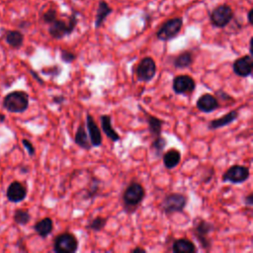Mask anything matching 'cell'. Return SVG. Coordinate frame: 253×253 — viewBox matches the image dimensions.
Instances as JSON below:
<instances>
[{
    "label": "cell",
    "mask_w": 253,
    "mask_h": 253,
    "mask_svg": "<svg viewBox=\"0 0 253 253\" xmlns=\"http://www.w3.org/2000/svg\"><path fill=\"white\" fill-rule=\"evenodd\" d=\"M57 19V11L55 10V9H53V8H49V9H47L44 13H43V15H42V21H43V23H45V24H50V23H52L53 21H55Z\"/></svg>",
    "instance_id": "obj_29"
},
{
    "label": "cell",
    "mask_w": 253,
    "mask_h": 253,
    "mask_svg": "<svg viewBox=\"0 0 253 253\" xmlns=\"http://www.w3.org/2000/svg\"><path fill=\"white\" fill-rule=\"evenodd\" d=\"M172 88L176 94H191L196 88V82L189 75H178L173 79Z\"/></svg>",
    "instance_id": "obj_11"
},
{
    "label": "cell",
    "mask_w": 253,
    "mask_h": 253,
    "mask_svg": "<svg viewBox=\"0 0 253 253\" xmlns=\"http://www.w3.org/2000/svg\"><path fill=\"white\" fill-rule=\"evenodd\" d=\"M31 74L36 78V80L39 82V83H41V84H43V81L39 77V75L37 74V73H35V71L34 70H31Z\"/></svg>",
    "instance_id": "obj_35"
},
{
    "label": "cell",
    "mask_w": 253,
    "mask_h": 253,
    "mask_svg": "<svg viewBox=\"0 0 253 253\" xmlns=\"http://www.w3.org/2000/svg\"><path fill=\"white\" fill-rule=\"evenodd\" d=\"M22 144H23V146L25 147V149L27 150V152L30 156H34L36 154L35 146L33 145V143L30 140L24 138V139H22Z\"/></svg>",
    "instance_id": "obj_31"
},
{
    "label": "cell",
    "mask_w": 253,
    "mask_h": 253,
    "mask_svg": "<svg viewBox=\"0 0 253 253\" xmlns=\"http://www.w3.org/2000/svg\"><path fill=\"white\" fill-rule=\"evenodd\" d=\"M113 12V9L109 6V4L105 1V0H100L99 4H98V8H97V12H96V17H95V22H94V26L95 28H100L105 20L107 19V17Z\"/></svg>",
    "instance_id": "obj_17"
},
{
    "label": "cell",
    "mask_w": 253,
    "mask_h": 253,
    "mask_svg": "<svg viewBox=\"0 0 253 253\" xmlns=\"http://www.w3.org/2000/svg\"><path fill=\"white\" fill-rule=\"evenodd\" d=\"M146 122L148 124V128L150 133L153 136H159L161 135V131H162V126L164 124V121L151 116V115H147L146 117Z\"/></svg>",
    "instance_id": "obj_25"
},
{
    "label": "cell",
    "mask_w": 253,
    "mask_h": 253,
    "mask_svg": "<svg viewBox=\"0 0 253 253\" xmlns=\"http://www.w3.org/2000/svg\"><path fill=\"white\" fill-rule=\"evenodd\" d=\"M13 219L17 224L20 225H26L30 222L31 220V214L29 211L24 210V209H18L14 211L13 214Z\"/></svg>",
    "instance_id": "obj_26"
},
{
    "label": "cell",
    "mask_w": 253,
    "mask_h": 253,
    "mask_svg": "<svg viewBox=\"0 0 253 253\" xmlns=\"http://www.w3.org/2000/svg\"><path fill=\"white\" fill-rule=\"evenodd\" d=\"M197 108L203 113H211L219 108V102L215 96L206 93L203 94L197 101Z\"/></svg>",
    "instance_id": "obj_14"
},
{
    "label": "cell",
    "mask_w": 253,
    "mask_h": 253,
    "mask_svg": "<svg viewBox=\"0 0 253 253\" xmlns=\"http://www.w3.org/2000/svg\"><path fill=\"white\" fill-rule=\"evenodd\" d=\"M64 100H65V98L63 96H61V95H57V96H54L52 98V102L54 104H62L64 102Z\"/></svg>",
    "instance_id": "obj_33"
},
{
    "label": "cell",
    "mask_w": 253,
    "mask_h": 253,
    "mask_svg": "<svg viewBox=\"0 0 253 253\" xmlns=\"http://www.w3.org/2000/svg\"><path fill=\"white\" fill-rule=\"evenodd\" d=\"M135 74L139 81H150L156 74V63L154 59L149 56L143 57L136 66Z\"/></svg>",
    "instance_id": "obj_9"
},
{
    "label": "cell",
    "mask_w": 253,
    "mask_h": 253,
    "mask_svg": "<svg viewBox=\"0 0 253 253\" xmlns=\"http://www.w3.org/2000/svg\"><path fill=\"white\" fill-rule=\"evenodd\" d=\"M60 57L61 60L65 63H71L76 59V54L67 50V49H61L60 50Z\"/></svg>",
    "instance_id": "obj_30"
},
{
    "label": "cell",
    "mask_w": 253,
    "mask_h": 253,
    "mask_svg": "<svg viewBox=\"0 0 253 253\" xmlns=\"http://www.w3.org/2000/svg\"><path fill=\"white\" fill-rule=\"evenodd\" d=\"M172 250L175 253H194L197 251V248L191 240L187 238H180L173 242Z\"/></svg>",
    "instance_id": "obj_19"
},
{
    "label": "cell",
    "mask_w": 253,
    "mask_h": 253,
    "mask_svg": "<svg viewBox=\"0 0 253 253\" xmlns=\"http://www.w3.org/2000/svg\"><path fill=\"white\" fill-rule=\"evenodd\" d=\"M181 161V152L175 148H170L163 155V164L167 169L175 168Z\"/></svg>",
    "instance_id": "obj_22"
},
{
    "label": "cell",
    "mask_w": 253,
    "mask_h": 253,
    "mask_svg": "<svg viewBox=\"0 0 253 253\" xmlns=\"http://www.w3.org/2000/svg\"><path fill=\"white\" fill-rule=\"evenodd\" d=\"M237 118H238V111L232 110L229 113L225 114L224 116L211 121L209 123V128L210 129H217V128L223 127L225 126L232 124L234 121L237 120Z\"/></svg>",
    "instance_id": "obj_16"
},
{
    "label": "cell",
    "mask_w": 253,
    "mask_h": 253,
    "mask_svg": "<svg viewBox=\"0 0 253 253\" xmlns=\"http://www.w3.org/2000/svg\"><path fill=\"white\" fill-rule=\"evenodd\" d=\"M187 205V197L181 193H171L161 202V209L166 214L181 212Z\"/></svg>",
    "instance_id": "obj_4"
},
{
    "label": "cell",
    "mask_w": 253,
    "mask_h": 253,
    "mask_svg": "<svg viewBox=\"0 0 253 253\" xmlns=\"http://www.w3.org/2000/svg\"><path fill=\"white\" fill-rule=\"evenodd\" d=\"M130 252H131V253H137V252H139V253H145L146 250H145L144 248H142V247H135V248L131 249Z\"/></svg>",
    "instance_id": "obj_34"
},
{
    "label": "cell",
    "mask_w": 253,
    "mask_h": 253,
    "mask_svg": "<svg viewBox=\"0 0 253 253\" xmlns=\"http://www.w3.org/2000/svg\"><path fill=\"white\" fill-rule=\"evenodd\" d=\"M78 249V240L74 234L64 232L53 240V251L56 253H74Z\"/></svg>",
    "instance_id": "obj_6"
},
{
    "label": "cell",
    "mask_w": 253,
    "mask_h": 253,
    "mask_svg": "<svg viewBox=\"0 0 253 253\" xmlns=\"http://www.w3.org/2000/svg\"><path fill=\"white\" fill-rule=\"evenodd\" d=\"M145 196V190L137 182H131L124 192L123 201L126 208L137 207Z\"/></svg>",
    "instance_id": "obj_5"
},
{
    "label": "cell",
    "mask_w": 253,
    "mask_h": 253,
    "mask_svg": "<svg viewBox=\"0 0 253 253\" xmlns=\"http://www.w3.org/2000/svg\"><path fill=\"white\" fill-rule=\"evenodd\" d=\"M213 224L205 219H200L195 223L193 229L194 235L199 240L201 246L206 250H210L211 247V240L210 239L209 235L211 232L213 231Z\"/></svg>",
    "instance_id": "obj_7"
},
{
    "label": "cell",
    "mask_w": 253,
    "mask_h": 253,
    "mask_svg": "<svg viewBox=\"0 0 253 253\" xmlns=\"http://www.w3.org/2000/svg\"><path fill=\"white\" fill-rule=\"evenodd\" d=\"M77 14L78 13L76 11H73V13L71 14L67 22L56 19L55 21L50 23L48 28L49 36L55 40H61L64 37L70 35L77 26V23H78Z\"/></svg>",
    "instance_id": "obj_2"
},
{
    "label": "cell",
    "mask_w": 253,
    "mask_h": 253,
    "mask_svg": "<svg viewBox=\"0 0 253 253\" xmlns=\"http://www.w3.org/2000/svg\"><path fill=\"white\" fill-rule=\"evenodd\" d=\"M86 126L90 137V142L92 146H100L102 144V134L99 126L95 123L93 117L90 114L86 116Z\"/></svg>",
    "instance_id": "obj_15"
},
{
    "label": "cell",
    "mask_w": 253,
    "mask_h": 253,
    "mask_svg": "<svg viewBox=\"0 0 253 253\" xmlns=\"http://www.w3.org/2000/svg\"><path fill=\"white\" fill-rule=\"evenodd\" d=\"M183 26V19L180 17L172 18L163 23L156 32V38L163 42H168L178 36Z\"/></svg>",
    "instance_id": "obj_3"
},
{
    "label": "cell",
    "mask_w": 253,
    "mask_h": 253,
    "mask_svg": "<svg viewBox=\"0 0 253 253\" xmlns=\"http://www.w3.org/2000/svg\"><path fill=\"white\" fill-rule=\"evenodd\" d=\"M233 18V11L230 6L226 4L219 5L215 7L210 16L211 22L212 26L216 28H224L226 27Z\"/></svg>",
    "instance_id": "obj_8"
},
{
    "label": "cell",
    "mask_w": 253,
    "mask_h": 253,
    "mask_svg": "<svg viewBox=\"0 0 253 253\" xmlns=\"http://www.w3.org/2000/svg\"><path fill=\"white\" fill-rule=\"evenodd\" d=\"M193 63V54L189 50H185L178 54L173 61L176 68H187Z\"/></svg>",
    "instance_id": "obj_24"
},
{
    "label": "cell",
    "mask_w": 253,
    "mask_h": 253,
    "mask_svg": "<svg viewBox=\"0 0 253 253\" xmlns=\"http://www.w3.org/2000/svg\"><path fill=\"white\" fill-rule=\"evenodd\" d=\"M29 95L22 90H16L8 93L2 101L3 108L9 113H24L29 108Z\"/></svg>",
    "instance_id": "obj_1"
},
{
    "label": "cell",
    "mask_w": 253,
    "mask_h": 253,
    "mask_svg": "<svg viewBox=\"0 0 253 253\" xmlns=\"http://www.w3.org/2000/svg\"><path fill=\"white\" fill-rule=\"evenodd\" d=\"M5 120H6V116H5L4 114L0 113V124L4 123V122H5Z\"/></svg>",
    "instance_id": "obj_37"
},
{
    "label": "cell",
    "mask_w": 253,
    "mask_h": 253,
    "mask_svg": "<svg viewBox=\"0 0 253 253\" xmlns=\"http://www.w3.org/2000/svg\"><path fill=\"white\" fill-rule=\"evenodd\" d=\"M250 175L249 168L244 165H232L222 175L223 182L240 184L245 182Z\"/></svg>",
    "instance_id": "obj_10"
},
{
    "label": "cell",
    "mask_w": 253,
    "mask_h": 253,
    "mask_svg": "<svg viewBox=\"0 0 253 253\" xmlns=\"http://www.w3.org/2000/svg\"><path fill=\"white\" fill-rule=\"evenodd\" d=\"M34 229L42 238H45L53 229V221L50 217H43L34 225Z\"/></svg>",
    "instance_id": "obj_21"
},
{
    "label": "cell",
    "mask_w": 253,
    "mask_h": 253,
    "mask_svg": "<svg viewBox=\"0 0 253 253\" xmlns=\"http://www.w3.org/2000/svg\"><path fill=\"white\" fill-rule=\"evenodd\" d=\"M74 141L75 143L81 147L82 149H85V150H89L92 145H91V142L88 138V134L86 132V129H85V126L81 124L77 129H76V132H75V136H74Z\"/></svg>",
    "instance_id": "obj_23"
},
{
    "label": "cell",
    "mask_w": 253,
    "mask_h": 253,
    "mask_svg": "<svg viewBox=\"0 0 253 253\" xmlns=\"http://www.w3.org/2000/svg\"><path fill=\"white\" fill-rule=\"evenodd\" d=\"M6 197L11 203H20L27 197V188L20 181H13L6 190Z\"/></svg>",
    "instance_id": "obj_12"
},
{
    "label": "cell",
    "mask_w": 253,
    "mask_h": 253,
    "mask_svg": "<svg viewBox=\"0 0 253 253\" xmlns=\"http://www.w3.org/2000/svg\"><path fill=\"white\" fill-rule=\"evenodd\" d=\"M106 223H107V218L102 216H97L89 222V224L87 225V228L94 231H101L105 227Z\"/></svg>",
    "instance_id": "obj_28"
},
{
    "label": "cell",
    "mask_w": 253,
    "mask_h": 253,
    "mask_svg": "<svg viewBox=\"0 0 253 253\" xmlns=\"http://www.w3.org/2000/svg\"><path fill=\"white\" fill-rule=\"evenodd\" d=\"M101 122V127L105 134L113 141H118L121 139L119 133L115 130V128L112 126V118L108 115H103L100 117Z\"/></svg>",
    "instance_id": "obj_18"
},
{
    "label": "cell",
    "mask_w": 253,
    "mask_h": 253,
    "mask_svg": "<svg viewBox=\"0 0 253 253\" xmlns=\"http://www.w3.org/2000/svg\"><path fill=\"white\" fill-rule=\"evenodd\" d=\"M244 202H245L246 206L252 207L253 206V194L250 193L248 196H246L245 199H244Z\"/></svg>",
    "instance_id": "obj_32"
},
{
    "label": "cell",
    "mask_w": 253,
    "mask_h": 253,
    "mask_svg": "<svg viewBox=\"0 0 253 253\" xmlns=\"http://www.w3.org/2000/svg\"><path fill=\"white\" fill-rule=\"evenodd\" d=\"M252 13H253L252 9H250V10L248 11V13H247V20H248V23H249V24H252V18H251Z\"/></svg>",
    "instance_id": "obj_36"
},
{
    "label": "cell",
    "mask_w": 253,
    "mask_h": 253,
    "mask_svg": "<svg viewBox=\"0 0 253 253\" xmlns=\"http://www.w3.org/2000/svg\"><path fill=\"white\" fill-rule=\"evenodd\" d=\"M166 144H167L166 139L163 136L159 135V136H156L155 139L152 141L150 145V149L153 150L156 155H160L161 152L164 150Z\"/></svg>",
    "instance_id": "obj_27"
},
{
    "label": "cell",
    "mask_w": 253,
    "mask_h": 253,
    "mask_svg": "<svg viewBox=\"0 0 253 253\" xmlns=\"http://www.w3.org/2000/svg\"><path fill=\"white\" fill-rule=\"evenodd\" d=\"M233 72L239 77H248L252 73L253 68V59L252 56L243 55L234 60L232 64Z\"/></svg>",
    "instance_id": "obj_13"
},
{
    "label": "cell",
    "mask_w": 253,
    "mask_h": 253,
    "mask_svg": "<svg viewBox=\"0 0 253 253\" xmlns=\"http://www.w3.org/2000/svg\"><path fill=\"white\" fill-rule=\"evenodd\" d=\"M5 42L12 48H20L24 42V35L18 30H10L5 33Z\"/></svg>",
    "instance_id": "obj_20"
}]
</instances>
